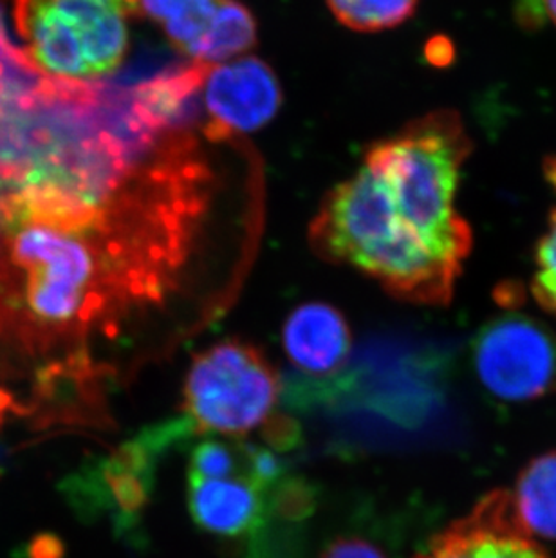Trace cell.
I'll use <instances>...</instances> for the list:
<instances>
[{"mask_svg": "<svg viewBox=\"0 0 556 558\" xmlns=\"http://www.w3.org/2000/svg\"><path fill=\"white\" fill-rule=\"evenodd\" d=\"M282 342L297 369L327 376L340 369L349 356L351 329L340 311L324 302H311L289 315Z\"/></svg>", "mask_w": 556, "mask_h": 558, "instance_id": "obj_9", "label": "cell"}, {"mask_svg": "<svg viewBox=\"0 0 556 558\" xmlns=\"http://www.w3.org/2000/svg\"><path fill=\"white\" fill-rule=\"evenodd\" d=\"M511 500L525 532L556 541V450L525 464Z\"/></svg>", "mask_w": 556, "mask_h": 558, "instance_id": "obj_10", "label": "cell"}, {"mask_svg": "<svg viewBox=\"0 0 556 558\" xmlns=\"http://www.w3.org/2000/svg\"><path fill=\"white\" fill-rule=\"evenodd\" d=\"M473 365L495 398L511 403L539 400L556 389V335L541 320L508 313L479 331Z\"/></svg>", "mask_w": 556, "mask_h": 558, "instance_id": "obj_4", "label": "cell"}, {"mask_svg": "<svg viewBox=\"0 0 556 558\" xmlns=\"http://www.w3.org/2000/svg\"><path fill=\"white\" fill-rule=\"evenodd\" d=\"M544 172H546L547 181H549L553 189L556 190V156L546 159V163H544Z\"/></svg>", "mask_w": 556, "mask_h": 558, "instance_id": "obj_17", "label": "cell"}, {"mask_svg": "<svg viewBox=\"0 0 556 558\" xmlns=\"http://www.w3.org/2000/svg\"><path fill=\"white\" fill-rule=\"evenodd\" d=\"M282 90L274 71L255 57L211 68L205 80L206 131L217 142L239 132L257 131L274 120Z\"/></svg>", "mask_w": 556, "mask_h": 558, "instance_id": "obj_6", "label": "cell"}, {"mask_svg": "<svg viewBox=\"0 0 556 558\" xmlns=\"http://www.w3.org/2000/svg\"><path fill=\"white\" fill-rule=\"evenodd\" d=\"M321 558H389L384 549L362 537H340L329 548L324 549Z\"/></svg>", "mask_w": 556, "mask_h": 558, "instance_id": "obj_13", "label": "cell"}, {"mask_svg": "<svg viewBox=\"0 0 556 558\" xmlns=\"http://www.w3.org/2000/svg\"><path fill=\"white\" fill-rule=\"evenodd\" d=\"M420 0H327L336 21L362 33L392 29L414 15Z\"/></svg>", "mask_w": 556, "mask_h": 558, "instance_id": "obj_11", "label": "cell"}, {"mask_svg": "<svg viewBox=\"0 0 556 558\" xmlns=\"http://www.w3.org/2000/svg\"><path fill=\"white\" fill-rule=\"evenodd\" d=\"M472 150L457 112L414 120L368 148L362 169L327 194L311 222V244L396 299L448 306L472 252V228L456 210Z\"/></svg>", "mask_w": 556, "mask_h": 558, "instance_id": "obj_1", "label": "cell"}, {"mask_svg": "<svg viewBox=\"0 0 556 558\" xmlns=\"http://www.w3.org/2000/svg\"><path fill=\"white\" fill-rule=\"evenodd\" d=\"M426 59L431 60L434 65H448L454 59V48L450 40L437 37L426 46Z\"/></svg>", "mask_w": 556, "mask_h": 558, "instance_id": "obj_16", "label": "cell"}, {"mask_svg": "<svg viewBox=\"0 0 556 558\" xmlns=\"http://www.w3.org/2000/svg\"><path fill=\"white\" fill-rule=\"evenodd\" d=\"M414 558H552L525 532L511 494L489 492Z\"/></svg>", "mask_w": 556, "mask_h": 558, "instance_id": "obj_7", "label": "cell"}, {"mask_svg": "<svg viewBox=\"0 0 556 558\" xmlns=\"http://www.w3.org/2000/svg\"><path fill=\"white\" fill-rule=\"evenodd\" d=\"M189 475L208 480L252 475V447L214 437L205 439L190 453Z\"/></svg>", "mask_w": 556, "mask_h": 558, "instance_id": "obj_12", "label": "cell"}, {"mask_svg": "<svg viewBox=\"0 0 556 558\" xmlns=\"http://www.w3.org/2000/svg\"><path fill=\"white\" fill-rule=\"evenodd\" d=\"M542 5H544L547 16L552 19L553 24L556 26V0H542Z\"/></svg>", "mask_w": 556, "mask_h": 558, "instance_id": "obj_18", "label": "cell"}, {"mask_svg": "<svg viewBox=\"0 0 556 558\" xmlns=\"http://www.w3.org/2000/svg\"><path fill=\"white\" fill-rule=\"evenodd\" d=\"M280 384L253 345L226 340L195 356L184 379V411L201 433L237 437L268 422Z\"/></svg>", "mask_w": 556, "mask_h": 558, "instance_id": "obj_3", "label": "cell"}, {"mask_svg": "<svg viewBox=\"0 0 556 558\" xmlns=\"http://www.w3.org/2000/svg\"><path fill=\"white\" fill-rule=\"evenodd\" d=\"M140 11L195 63H226L257 43V22L239 0H140Z\"/></svg>", "mask_w": 556, "mask_h": 558, "instance_id": "obj_5", "label": "cell"}, {"mask_svg": "<svg viewBox=\"0 0 556 558\" xmlns=\"http://www.w3.org/2000/svg\"><path fill=\"white\" fill-rule=\"evenodd\" d=\"M536 264H539V271L556 274V208L549 216L546 235L536 244Z\"/></svg>", "mask_w": 556, "mask_h": 558, "instance_id": "obj_15", "label": "cell"}, {"mask_svg": "<svg viewBox=\"0 0 556 558\" xmlns=\"http://www.w3.org/2000/svg\"><path fill=\"white\" fill-rule=\"evenodd\" d=\"M531 293L542 310L556 318V274L553 271H539L531 280Z\"/></svg>", "mask_w": 556, "mask_h": 558, "instance_id": "obj_14", "label": "cell"}, {"mask_svg": "<svg viewBox=\"0 0 556 558\" xmlns=\"http://www.w3.org/2000/svg\"><path fill=\"white\" fill-rule=\"evenodd\" d=\"M140 0H15L24 53L43 73L93 82L120 68Z\"/></svg>", "mask_w": 556, "mask_h": 558, "instance_id": "obj_2", "label": "cell"}, {"mask_svg": "<svg viewBox=\"0 0 556 558\" xmlns=\"http://www.w3.org/2000/svg\"><path fill=\"white\" fill-rule=\"evenodd\" d=\"M266 490L252 475L219 480L189 475L190 517L203 532L217 537H244L263 524Z\"/></svg>", "mask_w": 556, "mask_h": 558, "instance_id": "obj_8", "label": "cell"}]
</instances>
